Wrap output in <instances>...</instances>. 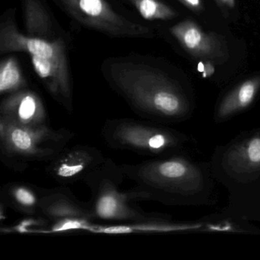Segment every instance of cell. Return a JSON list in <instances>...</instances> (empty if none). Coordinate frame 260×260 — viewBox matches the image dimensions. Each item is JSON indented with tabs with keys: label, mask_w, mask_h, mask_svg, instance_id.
I'll use <instances>...</instances> for the list:
<instances>
[{
	"label": "cell",
	"mask_w": 260,
	"mask_h": 260,
	"mask_svg": "<svg viewBox=\"0 0 260 260\" xmlns=\"http://www.w3.org/2000/svg\"><path fill=\"white\" fill-rule=\"evenodd\" d=\"M108 81L142 118L176 119L188 111V104L179 88L162 72L144 63L114 62Z\"/></svg>",
	"instance_id": "obj_1"
},
{
	"label": "cell",
	"mask_w": 260,
	"mask_h": 260,
	"mask_svg": "<svg viewBox=\"0 0 260 260\" xmlns=\"http://www.w3.org/2000/svg\"><path fill=\"white\" fill-rule=\"evenodd\" d=\"M126 178L135 183L127 190L133 201H167L169 197L199 192L203 187L200 170L179 157L121 164Z\"/></svg>",
	"instance_id": "obj_2"
},
{
	"label": "cell",
	"mask_w": 260,
	"mask_h": 260,
	"mask_svg": "<svg viewBox=\"0 0 260 260\" xmlns=\"http://www.w3.org/2000/svg\"><path fill=\"white\" fill-rule=\"evenodd\" d=\"M68 129L48 124L24 126L0 118V155L7 167L22 172L30 162H51L74 138Z\"/></svg>",
	"instance_id": "obj_3"
},
{
	"label": "cell",
	"mask_w": 260,
	"mask_h": 260,
	"mask_svg": "<svg viewBox=\"0 0 260 260\" xmlns=\"http://www.w3.org/2000/svg\"><path fill=\"white\" fill-rule=\"evenodd\" d=\"M124 178L121 165L106 157L83 179L92 194L88 203L94 219L122 223L159 219L134 205L127 191H120Z\"/></svg>",
	"instance_id": "obj_4"
},
{
	"label": "cell",
	"mask_w": 260,
	"mask_h": 260,
	"mask_svg": "<svg viewBox=\"0 0 260 260\" xmlns=\"http://www.w3.org/2000/svg\"><path fill=\"white\" fill-rule=\"evenodd\" d=\"M101 135L111 148L149 156L171 150L179 143L178 137L170 131L133 118L108 120L102 127Z\"/></svg>",
	"instance_id": "obj_5"
},
{
	"label": "cell",
	"mask_w": 260,
	"mask_h": 260,
	"mask_svg": "<svg viewBox=\"0 0 260 260\" xmlns=\"http://www.w3.org/2000/svg\"><path fill=\"white\" fill-rule=\"evenodd\" d=\"M67 14L86 28L113 38H142L150 29L117 13L106 0H54Z\"/></svg>",
	"instance_id": "obj_6"
},
{
	"label": "cell",
	"mask_w": 260,
	"mask_h": 260,
	"mask_svg": "<svg viewBox=\"0 0 260 260\" xmlns=\"http://www.w3.org/2000/svg\"><path fill=\"white\" fill-rule=\"evenodd\" d=\"M39 217L51 225L46 233L87 231L95 220L89 203L80 202L65 187L44 188Z\"/></svg>",
	"instance_id": "obj_7"
},
{
	"label": "cell",
	"mask_w": 260,
	"mask_h": 260,
	"mask_svg": "<svg viewBox=\"0 0 260 260\" xmlns=\"http://www.w3.org/2000/svg\"><path fill=\"white\" fill-rule=\"evenodd\" d=\"M14 13L5 14L0 22V54L25 52L30 56L69 64L67 43L63 37L54 41L30 37L21 32Z\"/></svg>",
	"instance_id": "obj_8"
},
{
	"label": "cell",
	"mask_w": 260,
	"mask_h": 260,
	"mask_svg": "<svg viewBox=\"0 0 260 260\" xmlns=\"http://www.w3.org/2000/svg\"><path fill=\"white\" fill-rule=\"evenodd\" d=\"M106 159L100 149L78 144L60 152L49 162L45 170L57 183L69 185L83 181L92 170Z\"/></svg>",
	"instance_id": "obj_9"
},
{
	"label": "cell",
	"mask_w": 260,
	"mask_h": 260,
	"mask_svg": "<svg viewBox=\"0 0 260 260\" xmlns=\"http://www.w3.org/2000/svg\"><path fill=\"white\" fill-rule=\"evenodd\" d=\"M0 118L24 126L47 124V114L41 97L31 89L8 94L0 106Z\"/></svg>",
	"instance_id": "obj_10"
},
{
	"label": "cell",
	"mask_w": 260,
	"mask_h": 260,
	"mask_svg": "<svg viewBox=\"0 0 260 260\" xmlns=\"http://www.w3.org/2000/svg\"><path fill=\"white\" fill-rule=\"evenodd\" d=\"M170 32L185 51L194 57L213 59L223 54L221 45L217 38L205 32L193 21L179 22L170 28Z\"/></svg>",
	"instance_id": "obj_11"
},
{
	"label": "cell",
	"mask_w": 260,
	"mask_h": 260,
	"mask_svg": "<svg viewBox=\"0 0 260 260\" xmlns=\"http://www.w3.org/2000/svg\"><path fill=\"white\" fill-rule=\"evenodd\" d=\"M223 166L238 180H249L260 174V135L232 147L225 154Z\"/></svg>",
	"instance_id": "obj_12"
},
{
	"label": "cell",
	"mask_w": 260,
	"mask_h": 260,
	"mask_svg": "<svg viewBox=\"0 0 260 260\" xmlns=\"http://www.w3.org/2000/svg\"><path fill=\"white\" fill-rule=\"evenodd\" d=\"M44 188L25 182H10L0 193L1 204L29 217H39Z\"/></svg>",
	"instance_id": "obj_13"
},
{
	"label": "cell",
	"mask_w": 260,
	"mask_h": 260,
	"mask_svg": "<svg viewBox=\"0 0 260 260\" xmlns=\"http://www.w3.org/2000/svg\"><path fill=\"white\" fill-rule=\"evenodd\" d=\"M22 8L25 35L49 41L62 37L56 32L55 21L41 0H22Z\"/></svg>",
	"instance_id": "obj_14"
},
{
	"label": "cell",
	"mask_w": 260,
	"mask_h": 260,
	"mask_svg": "<svg viewBox=\"0 0 260 260\" xmlns=\"http://www.w3.org/2000/svg\"><path fill=\"white\" fill-rule=\"evenodd\" d=\"M201 225L173 224L166 223L160 219L143 220V221L124 222L121 224L96 225L92 223L88 232L95 234H120L131 233L172 232L198 229Z\"/></svg>",
	"instance_id": "obj_15"
},
{
	"label": "cell",
	"mask_w": 260,
	"mask_h": 260,
	"mask_svg": "<svg viewBox=\"0 0 260 260\" xmlns=\"http://www.w3.org/2000/svg\"><path fill=\"white\" fill-rule=\"evenodd\" d=\"M260 89V76L246 80L228 94L219 106L217 117L226 118L250 106Z\"/></svg>",
	"instance_id": "obj_16"
},
{
	"label": "cell",
	"mask_w": 260,
	"mask_h": 260,
	"mask_svg": "<svg viewBox=\"0 0 260 260\" xmlns=\"http://www.w3.org/2000/svg\"><path fill=\"white\" fill-rule=\"evenodd\" d=\"M26 80L15 57L4 59L0 64V92L10 94L25 89Z\"/></svg>",
	"instance_id": "obj_17"
},
{
	"label": "cell",
	"mask_w": 260,
	"mask_h": 260,
	"mask_svg": "<svg viewBox=\"0 0 260 260\" xmlns=\"http://www.w3.org/2000/svg\"><path fill=\"white\" fill-rule=\"evenodd\" d=\"M147 20H171L177 16L171 7L159 0H129Z\"/></svg>",
	"instance_id": "obj_18"
},
{
	"label": "cell",
	"mask_w": 260,
	"mask_h": 260,
	"mask_svg": "<svg viewBox=\"0 0 260 260\" xmlns=\"http://www.w3.org/2000/svg\"><path fill=\"white\" fill-rule=\"evenodd\" d=\"M178 1L183 4L187 8L194 11H200L202 10V0H178Z\"/></svg>",
	"instance_id": "obj_19"
},
{
	"label": "cell",
	"mask_w": 260,
	"mask_h": 260,
	"mask_svg": "<svg viewBox=\"0 0 260 260\" xmlns=\"http://www.w3.org/2000/svg\"><path fill=\"white\" fill-rule=\"evenodd\" d=\"M198 68H199L198 70L199 71L202 72L204 77H211L214 74V71H215L214 67L211 63H208V62L205 63H200L198 66Z\"/></svg>",
	"instance_id": "obj_20"
},
{
	"label": "cell",
	"mask_w": 260,
	"mask_h": 260,
	"mask_svg": "<svg viewBox=\"0 0 260 260\" xmlns=\"http://www.w3.org/2000/svg\"><path fill=\"white\" fill-rule=\"evenodd\" d=\"M218 1L230 8H234L235 7V0H218Z\"/></svg>",
	"instance_id": "obj_21"
}]
</instances>
